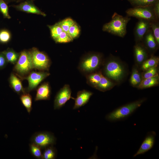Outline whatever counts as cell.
Masks as SVG:
<instances>
[{"label":"cell","instance_id":"34","mask_svg":"<svg viewBox=\"0 0 159 159\" xmlns=\"http://www.w3.org/2000/svg\"><path fill=\"white\" fill-rule=\"evenodd\" d=\"M0 11L5 18H11L9 14L8 6L4 0H0Z\"/></svg>","mask_w":159,"mask_h":159},{"label":"cell","instance_id":"13","mask_svg":"<svg viewBox=\"0 0 159 159\" xmlns=\"http://www.w3.org/2000/svg\"><path fill=\"white\" fill-rule=\"evenodd\" d=\"M14 6L19 11L26 13L40 15L44 16H46L44 13L34 4L32 0H26Z\"/></svg>","mask_w":159,"mask_h":159},{"label":"cell","instance_id":"35","mask_svg":"<svg viewBox=\"0 0 159 159\" xmlns=\"http://www.w3.org/2000/svg\"><path fill=\"white\" fill-rule=\"evenodd\" d=\"M145 71L143 76V79L153 77L158 75L156 67H151Z\"/></svg>","mask_w":159,"mask_h":159},{"label":"cell","instance_id":"36","mask_svg":"<svg viewBox=\"0 0 159 159\" xmlns=\"http://www.w3.org/2000/svg\"><path fill=\"white\" fill-rule=\"evenodd\" d=\"M10 34L6 30H2L0 32V42L5 43L8 42L10 39Z\"/></svg>","mask_w":159,"mask_h":159},{"label":"cell","instance_id":"20","mask_svg":"<svg viewBox=\"0 0 159 159\" xmlns=\"http://www.w3.org/2000/svg\"><path fill=\"white\" fill-rule=\"evenodd\" d=\"M113 85L112 82L102 74L99 83L95 88L100 91L105 92L111 89Z\"/></svg>","mask_w":159,"mask_h":159},{"label":"cell","instance_id":"29","mask_svg":"<svg viewBox=\"0 0 159 159\" xmlns=\"http://www.w3.org/2000/svg\"><path fill=\"white\" fill-rule=\"evenodd\" d=\"M75 22L71 18H67L57 23L61 27L63 31L68 33L70 27Z\"/></svg>","mask_w":159,"mask_h":159},{"label":"cell","instance_id":"14","mask_svg":"<svg viewBox=\"0 0 159 159\" xmlns=\"http://www.w3.org/2000/svg\"><path fill=\"white\" fill-rule=\"evenodd\" d=\"M93 93L85 90L79 91L77 94V97L74 98L75 103L73 109H78L84 106L88 102Z\"/></svg>","mask_w":159,"mask_h":159},{"label":"cell","instance_id":"12","mask_svg":"<svg viewBox=\"0 0 159 159\" xmlns=\"http://www.w3.org/2000/svg\"><path fill=\"white\" fill-rule=\"evenodd\" d=\"M156 135V132L154 131L148 132L139 148L133 155V157H135L139 155L145 154L151 149L154 145Z\"/></svg>","mask_w":159,"mask_h":159},{"label":"cell","instance_id":"4","mask_svg":"<svg viewBox=\"0 0 159 159\" xmlns=\"http://www.w3.org/2000/svg\"><path fill=\"white\" fill-rule=\"evenodd\" d=\"M33 68L30 51H22L15 64L14 70L20 76H24L29 74Z\"/></svg>","mask_w":159,"mask_h":159},{"label":"cell","instance_id":"6","mask_svg":"<svg viewBox=\"0 0 159 159\" xmlns=\"http://www.w3.org/2000/svg\"><path fill=\"white\" fill-rule=\"evenodd\" d=\"M34 68L39 70L48 71L51 61L47 54L33 48L30 51Z\"/></svg>","mask_w":159,"mask_h":159},{"label":"cell","instance_id":"30","mask_svg":"<svg viewBox=\"0 0 159 159\" xmlns=\"http://www.w3.org/2000/svg\"><path fill=\"white\" fill-rule=\"evenodd\" d=\"M29 147L30 151L33 155L37 158H42V153L40 147L32 143L29 145Z\"/></svg>","mask_w":159,"mask_h":159},{"label":"cell","instance_id":"17","mask_svg":"<svg viewBox=\"0 0 159 159\" xmlns=\"http://www.w3.org/2000/svg\"><path fill=\"white\" fill-rule=\"evenodd\" d=\"M136 43L134 47L135 56L137 61L140 63L143 62L147 58V51L141 42Z\"/></svg>","mask_w":159,"mask_h":159},{"label":"cell","instance_id":"24","mask_svg":"<svg viewBox=\"0 0 159 159\" xmlns=\"http://www.w3.org/2000/svg\"><path fill=\"white\" fill-rule=\"evenodd\" d=\"M20 99L28 113H30L32 109V98L31 95L25 92L21 95Z\"/></svg>","mask_w":159,"mask_h":159},{"label":"cell","instance_id":"8","mask_svg":"<svg viewBox=\"0 0 159 159\" xmlns=\"http://www.w3.org/2000/svg\"><path fill=\"white\" fill-rule=\"evenodd\" d=\"M32 143L40 147L41 149L52 145L55 143L56 139L53 135L46 132H38L35 134L31 138Z\"/></svg>","mask_w":159,"mask_h":159},{"label":"cell","instance_id":"39","mask_svg":"<svg viewBox=\"0 0 159 159\" xmlns=\"http://www.w3.org/2000/svg\"><path fill=\"white\" fill-rule=\"evenodd\" d=\"M6 0L7 1H12V0Z\"/></svg>","mask_w":159,"mask_h":159},{"label":"cell","instance_id":"27","mask_svg":"<svg viewBox=\"0 0 159 159\" xmlns=\"http://www.w3.org/2000/svg\"><path fill=\"white\" fill-rule=\"evenodd\" d=\"M51 35L55 40L61 33L63 31L60 26L57 23L52 26H49Z\"/></svg>","mask_w":159,"mask_h":159},{"label":"cell","instance_id":"16","mask_svg":"<svg viewBox=\"0 0 159 159\" xmlns=\"http://www.w3.org/2000/svg\"><path fill=\"white\" fill-rule=\"evenodd\" d=\"M51 93V88L49 83H44L39 86L37 90L35 101L49 100Z\"/></svg>","mask_w":159,"mask_h":159},{"label":"cell","instance_id":"26","mask_svg":"<svg viewBox=\"0 0 159 159\" xmlns=\"http://www.w3.org/2000/svg\"><path fill=\"white\" fill-rule=\"evenodd\" d=\"M56 156V151L52 145L49 146L45 148L42 154V159H54Z\"/></svg>","mask_w":159,"mask_h":159},{"label":"cell","instance_id":"32","mask_svg":"<svg viewBox=\"0 0 159 159\" xmlns=\"http://www.w3.org/2000/svg\"><path fill=\"white\" fill-rule=\"evenodd\" d=\"M73 40L68 33L63 31L54 41L57 43H66L72 41Z\"/></svg>","mask_w":159,"mask_h":159},{"label":"cell","instance_id":"2","mask_svg":"<svg viewBox=\"0 0 159 159\" xmlns=\"http://www.w3.org/2000/svg\"><path fill=\"white\" fill-rule=\"evenodd\" d=\"M145 100L143 98L121 106L107 114L105 118L110 122L124 120L131 115Z\"/></svg>","mask_w":159,"mask_h":159},{"label":"cell","instance_id":"37","mask_svg":"<svg viewBox=\"0 0 159 159\" xmlns=\"http://www.w3.org/2000/svg\"><path fill=\"white\" fill-rule=\"evenodd\" d=\"M7 62L4 54L2 52L0 53V69L4 68L6 66Z\"/></svg>","mask_w":159,"mask_h":159},{"label":"cell","instance_id":"11","mask_svg":"<svg viewBox=\"0 0 159 159\" xmlns=\"http://www.w3.org/2000/svg\"><path fill=\"white\" fill-rule=\"evenodd\" d=\"M150 22L143 19H138L134 29V36L136 43L141 42L146 32L150 28Z\"/></svg>","mask_w":159,"mask_h":159},{"label":"cell","instance_id":"25","mask_svg":"<svg viewBox=\"0 0 159 159\" xmlns=\"http://www.w3.org/2000/svg\"><path fill=\"white\" fill-rule=\"evenodd\" d=\"M159 61L158 57L152 56L150 58L143 62L142 66V69L145 71L151 67H157Z\"/></svg>","mask_w":159,"mask_h":159},{"label":"cell","instance_id":"10","mask_svg":"<svg viewBox=\"0 0 159 159\" xmlns=\"http://www.w3.org/2000/svg\"><path fill=\"white\" fill-rule=\"evenodd\" d=\"M50 75L47 72H32L24 79L28 82L27 91L29 92L35 89L38 85L44 79Z\"/></svg>","mask_w":159,"mask_h":159},{"label":"cell","instance_id":"21","mask_svg":"<svg viewBox=\"0 0 159 159\" xmlns=\"http://www.w3.org/2000/svg\"><path fill=\"white\" fill-rule=\"evenodd\" d=\"M102 73L100 72L91 73L87 74V83L92 87H95L99 83Z\"/></svg>","mask_w":159,"mask_h":159},{"label":"cell","instance_id":"9","mask_svg":"<svg viewBox=\"0 0 159 159\" xmlns=\"http://www.w3.org/2000/svg\"><path fill=\"white\" fill-rule=\"evenodd\" d=\"M71 90L69 85H65L57 93L54 102V109H59L64 106L66 102L72 97L71 96Z\"/></svg>","mask_w":159,"mask_h":159},{"label":"cell","instance_id":"15","mask_svg":"<svg viewBox=\"0 0 159 159\" xmlns=\"http://www.w3.org/2000/svg\"><path fill=\"white\" fill-rule=\"evenodd\" d=\"M141 42L146 49L150 51H155L158 46L150 28L144 35Z\"/></svg>","mask_w":159,"mask_h":159},{"label":"cell","instance_id":"5","mask_svg":"<svg viewBox=\"0 0 159 159\" xmlns=\"http://www.w3.org/2000/svg\"><path fill=\"white\" fill-rule=\"evenodd\" d=\"M153 6L133 7L127 9L125 12L127 16L138 19H143L150 21L159 20L157 19L154 13Z\"/></svg>","mask_w":159,"mask_h":159},{"label":"cell","instance_id":"7","mask_svg":"<svg viewBox=\"0 0 159 159\" xmlns=\"http://www.w3.org/2000/svg\"><path fill=\"white\" fill-rule=\"evenodd\" d=\"M105 73L108 78L116 81H119L123 77L124 74V68L117 60H109L106 65Z\"/></svg>","mask_w":159,"mask_h":159},{"label":"cell","instance_id":"23","mask_svg":"<svg viewBox=\"0 0 159 159\" xmlns=\"http://www.w3.org/2000/svg\"><path fill=\"white\" fill-rule=\"evenodd\" d=\"M133 7L154 5L159 0H127Z\"/></svg>","mask_w":159,"mask_h":159},{"label":"cell","instance_id":"40","mask_svg":"<svg viewBox=\"0 0 159 159\" xmlns=\"http://www.w3.org/2000/svg\"><path fill=\"white\" fill-rule=\"evenodd\" d=\"M18 1L20 0H18Z\"/></svg>","mask_w":159,"mask_h":159},{"label":"cell","instance_id":"28","mask_svg":"<svg viewBox=\"0 0 159 159\" xmlns=\"http://www.w3.org/2000/svg\"><path fill=\"white\" fill-rule=\"evenodd\" d=\"M150 28L156 40L158 45H159V20L151 21Z\"/></svg>","mask_w":159,"mask_h":159},{"label":"cell","instance_id":"1","mask_svg":"<svg viewBox=\"0 0 159 159\" xmlns=\"http://www.w3.org/2000/svg\"><path fill=\"white\" fill-rule=\"evenodd\" d=\"M130 19V17L123 16L115 12L111 20L103 25L102 29L103 31L123 37L127 33V26Z\"/></svg>","mask_w":159,"mask_h":159},{"label":"cell","instance_id":"19","mask_svg":"<svg viewBox=\"0 0 159 159\" xmlns=\"http://www.w3.org/2000/svg\"><path fill=\"white\" fill-rule=\"evenodd\" d=\"M158 74L153 77L143 79L138 86V88L141 89L150 87L158 84Z\"/></svg>","mask_w":159,"mask_h":159},{"label":"cell","instance_id":"18","mask_svg":"<svg viewBox=\"0 0 159 159\" xmlns=\"http://www.w3.org/2000/svg\"><path fill=\"white\" fill-rule=\"evenodd\" d=\"M10 86L18 94L25 93L20 79L15 74L11 73L9 78Z\"/></svg>","mask_w":159,"mask_h":159},{"label":"cell","instance_id":"3","mask_svg":"<svg viewBox=\"0 0 159 159\" xmlns=\"http://www.w3.org/2000/svg\"><path fill=\"white\" fill-rule=\"evenodd\" d=\"M102 61V56L100 54L90 53L82 59L78 68L81 72L87 75L97 69L100 65Z\"/></svg>","mask_w":159,"mask_h":159},{"label":"cell","instance_id":"38","mask_svg":"<svg viewBox=\"0 0 159 159\" xmlns=\"http://www.w3.org/2000/svg\"><path fill=\"white\" fill-rule=\"evenodd\" d=\"M153 10L155 17L158 20L159 19V1L153 6Z\"/></svg>","mask_w":159,"mask_h":159},{"label":"cell","instance_id":"22","mask_svg":"<svg viewBox=\"0 0 159 159\" xmlns=\"http://www.w3.org/2000/svg\"><path fill=\"white\" fill-rule=\"evenodd\" d=\"M2 53L4 55L7 62L15 64L19 57V54L13 50L9 49Z\"/></svg>","mask_w":159,"mask_h":159},{"label":"cell","instance_id":"31","mask_svg":"<svg viewBox=\"0 0 159 159\" xmlns=\"http://www.w3.org/2000/svg\"><path fill=\"white\" fill-rule=\"evenodd\" d=\"M141 80L140 75L138 70L136 69H134L130 79L131 84L134 86H138Z\"/></svg>","mask_w":159,"mask_h":159},{"label":"cell","instance_id":"33","mask_svg":"<svg viewBox=\"0 0 159 159\" xmlns=\"http://www.w3.org/2000/svg\"><path fill=\"white\" fill-rule=\"evenodd\" d=\"M68 33L73 39L76 38L80 34V29L79 26L75 22L70 27Z\"/></svg>","mask_w":159,"mask_h":159}]
</instances>
